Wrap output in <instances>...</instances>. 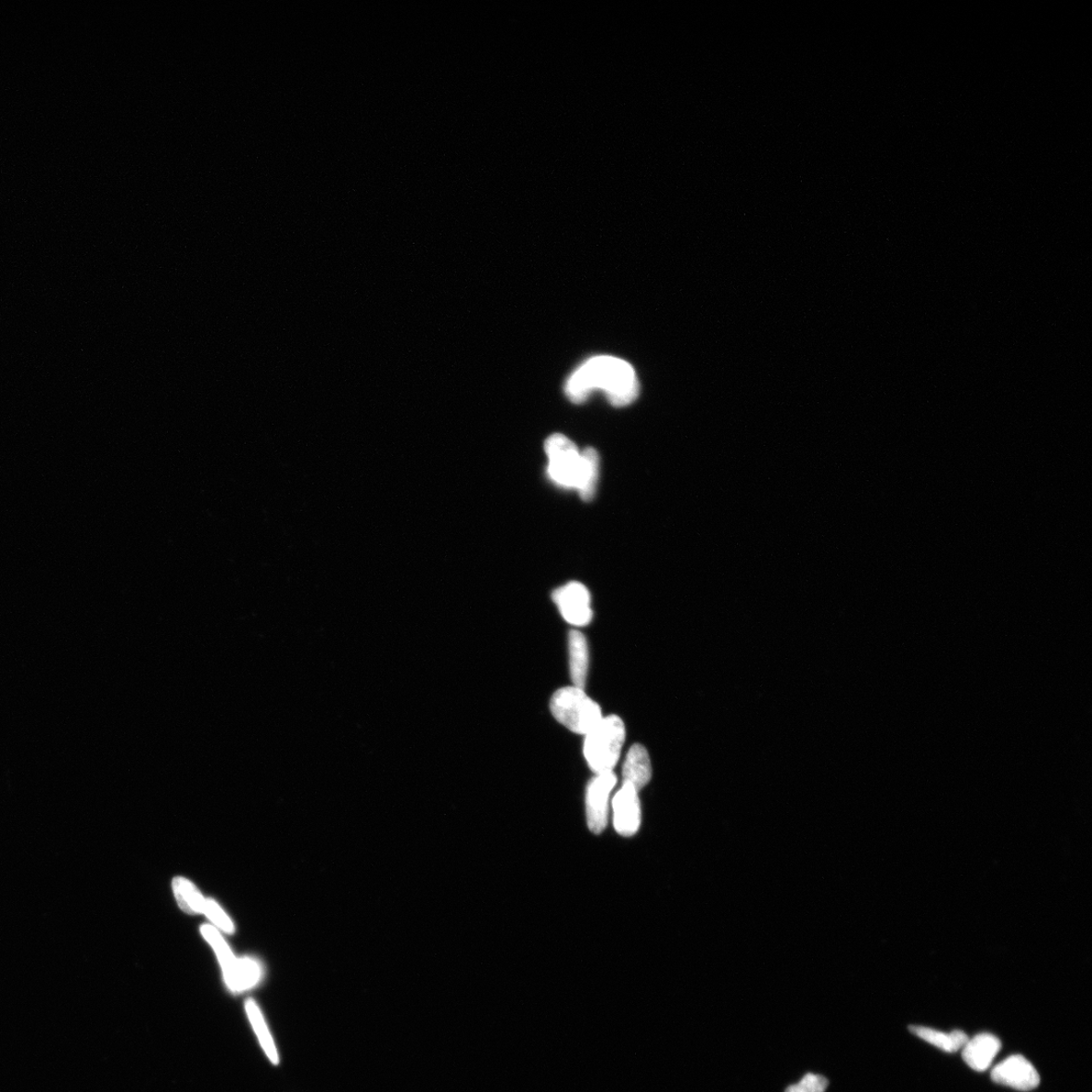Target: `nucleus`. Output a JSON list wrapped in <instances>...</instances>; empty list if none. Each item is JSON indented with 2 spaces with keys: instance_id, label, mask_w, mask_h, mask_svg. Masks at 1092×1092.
<instances>
[{
  "instance_id": "nucleus-14",
  "label": "nucleus",
  "mask_w": 1092,
  "mask_h": 1092,
  "mask_svg": "<svg viewBox=\"0 0 1092 1092\" xmlns=\"http://www.w3.org/2000/svg\"><path fill=\"white\" fill-rule=\"evenodd\" d=\"M582 454L581 473H579L578 492L582 500L589 502L596 493L599 477V455L594 449L588 448Z\"/></svg>"
},
{
  "instance_id": "nucleus-5",
  "label": "nucleus",
  "mask_w": 1092,
  "mask_h": 1092,
  "mask_svg": "<svg viewBox=\"0 0 1092 1092\" xmlns=\"http://www.w3.org/2000/svg\"><path fill=\"white\" fill-rule=\"evenodd\" d=\"M617 783L615 772L596 774L590 780L586 794V813L590 832L599 834L607 826L609 799Z\"/></svg>"
},
{
  "instance_id": "nucleus-16",
  "label": "nucleus",
  "mask_w": 1092,
  "mask_h": 1092,
  "mask_svg": "<svg viewBox=\"0 0 1092 1092\" xmlns=\"http://www.w3.org/2000/svg\"><path fill=\"white\" fill-rule=\"evenodd\" d=\"M173 893L177 904L187 913H204L206 901L202 894L188 880L178 877L173 880Z\"/></svg>"
},
{
  "instance_id": "nucleus-17",
  "label": "nucleus",
  "mask_w": 1092,
  "mask_h": 1092,
  "mask_svg": "<svg viewBox=\"0 0 1092 1092\" xmlns=\"http://www.w3.org/2000/svg\"><path fill=\"white\" fill-rule=\"evenodd\" d=\"M829 1082L826 1077L818 1074H806L796 1085L791 1086L786 1092H826Z\"/></svg>"
},
{
  "instance_id": "nucleus-8",
  "label": "nucleus",
  "mask_w": 1092,
  "mask_h": 1092,
  "mask_svg": "<svg viewBox=\"0 0 1092 1092\" xmlns=\"http://www.w3.org/2000/svg\"><path fill=\"white\" fill-rule=\"evenodd\" d=\"M615 828L623 837H631L641 827V810L639 791L623 782L612 801Z\"/></svg>"
},
{
  "instance_id": "nucleus-12",
  "label": "nucleus",
  "mask_w": 1092,
  "mask_h": 1092,
  "mask_svg": "<svg viewBox=\"0 0 1092 1092\" xmlns=\"http://www.w3.org/2000/svg\"><path fill=\"white\" fill-rule=\"evenodd\" d=\"M570 672L574 686L584 689L589 668V650L585 635L578 630L568 634Z\"/></svg>"
},
{
  "instance_id": "nucleus-10",
  "label": "nucleus",
  "mask_w": 1092,
  "mask_h": 1092,
  "mask_svg": "<svg viewBox=\"0 0 1092 1092\" xmlns=\"http://www.w3.org/2000/svg\"><path fill=\"white\" fill-rule=\"evenodd\" d=\"M202 933L205 939L213 946L219 958L228 987L233 993H241L239 960L234 957L226 942L222 940L221 934L213 927L206 924V926L202 927Z\"/></svg>"
},
{
  "instance_id": "nucleus-11",
  "label": "nucleus",
  "mask_w": 1092,
  "mask_h": 1092,
  "mask_svg": "<svg viewBox=\"0 0 1092 1092\" xmlns=\"http://www.w3.org/2000/svg\"><path fill=\"white\" fill-rule=\"evenodd\" d=\"M622 775L623 782L631 784L638 791L650 782L652 763L643 745L635 743L631 746L623 765Z\"/></svg>"
},
{
  "instance_id": "nucleus-13",
  "label": "nucleus",
  "mask_w": 1092,
  "mask_h": 1092,
  "mask_svg": "<svg viewBox=\"0 0 1092 1092\" xmlns=\"http://www.w3.org/2000/svg\"><path fill=\"white\" fill-rule=\"evenodd\" d=\"M909 1031L913 1035H916L917 1037L948 1053H954L963 1049V1047L969 1041L968 1035L959 1030L946 1034L926 1027L911 1026L909 1027Z\"/></svg>"
},
{
  "instance_id": "nucleus-3",
  "label": "nucleus",
  "mask_w": 1092,
  "mask_h": 1092,
  "mask_svg": "<svg viewBox=\"0 0 1092 1092\" xmlns=\"http://www.w3.org/2000/svg\"><path fill=\"white\" fill-rule=\"evenodd\" d=\"M551 710L557 721L578 734L586 735L603 718L597 702L576 686L557 690L551 700Z\"/></svg>"
},
{
  "instance_id": "nucleus-6",
  "label": "nucleus",
  "mask_w": 1092,
  "mask_h": 1092,
  "mask_svg": "<svg viewBox=\"0 0 1092 1092\" xmlns=\"http://www.w3.org/2000/svg\"><path fill=\"white\" fill-rule=\"evenodd\" d=\"M552 600L565 620L573 626L586 627L592 620L590 596L583 584L572 582L556 589Z\"/></svg>"
},
{
  "instance_id": "nucleus-7",
  "label": "nucleus",
  "mask_w": 1092,
  "mask_h": 1092,
  "mask_svg": "<svg viewBox=\"0 0 1092 1092\" xmlns=\"http://www.w3.org/2000/svg\"><path fill=\"white\" fill-rule=\"evenodd\" d=\"M996 1084L1021 1091H1030L1040 1085L1037 1069L1022 1055H1013L999 1063L991 1073Z\"/></svg>"
},
{
  "instance_id": "nucleus-18",
  "label": "nucleus",
  "mask_w": 1092,
  "mask_h": 1092,
  "mask_svg": "<svg viewBox=\"0 0 1092 1092\" xmlns=\"http://www.w3.org/2000/svg\"><path fill=\"white\" fill-rule=\"evenodd\" d=\"M205 915L213 921L218 928L228 933L234 932V924L229 917L226 915L217 902L213 899H207L204 910Z\"/></svg>"
},
{
  "instance_id": "nucleus-4",
  "label": "nucleus",
  "mask_w": 1092,
  "mask_h": 1092,
  "mask_svg": "<svg viewBox=\"0 0 1092 1092\" xmlns=\"http://www.w3.org/2000/svg\"><path fill=\"white\" fill-rule=\"evenodd\" d=\"M549 458V475L557 485L566 489H577L581 473L582 454L576 444L562 434H553L544 443Z\"/></svg>"
},
{
  "instance_id": "nucleus-15",
  "label": "nucleus",
  "mask_w": 1092,
  "mask_h": 1092,
  "mask_svg": "<svg viewBox=\"0 0 1092 1092\" xmlns=\"http://www.w3.org/2000/svg\"><path fill=\"white\" fill-rule=\"evenodd\" d=\"M245 1009H247V1012L250 1022L252 1023L254 1032L256 1033V1035H258L266 1056L270 1058V1060L273 1064L277 1065L280 1063V1057H278L272 1034L269 1028L266 1026L260 1008L255 1004L253 999L249 998L247 1000V1002H245Z\"/></svg>"
},
{
  "instance_id": "nucleus-1",
  "label": "nucleus",
  "mask_w": 1092,
  "mask_h": 1092,
  "mask_svg": "<svg viewBox=\"0 0 1092 1092\" xmlns=\"http://www.w3.org/2000/svg\"><path fill=\"white\" fill-rule=\"evenodd\" d=\"M597 389L603 391L616 407L631 404L640 393V384L633 367L613 356L590 359L568 377L565 394L575 404H581Z\"/></svg>"
},
{
  "instance_id": "nucleus-9",
  "label": "nucleus",
  "mask_w": 1092,
  "mask_h": 1092,
  "mask_svg": "<svg viewBox=\"0 0 1092 1092\" xmlns=\"http://www.w3.org/2000/svg\"><path fill=\"white\" fill-rule=\"evenodd\" d=\"M1001 1049V1042L994 1035L980 1034L963 1047V1060L973 1071L984 1073L993 1063Z\"/></svg>"
},
{
  "instance_id": "nucleus-2",
  "label": "nucleus",
  "mask_w": 1092,
  "mask_h": 1092,
  "mask_svg": "<svg viewBox=\"0 0 1092 1092\" xmlns=\"http://www.w3.org/2000/svg\"><path fill=\"white\" fill-rule=\"evenodd\" d=\"M626 741V727L620 717H603L586 734L584 756L595 774L612 772L621 755Z\"/></svg>"
}]
</instances>
